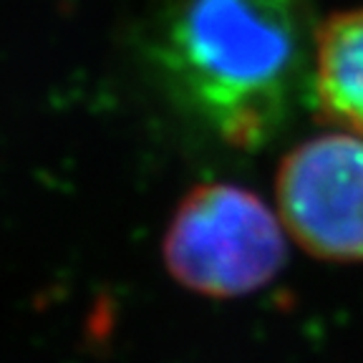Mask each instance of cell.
<instances>
[{
    "label": "cell",
    "instance_id": "1",
    "mask_svg": "<svg viewBox=\"0 0 363 363\" xmlns=\"http://www.w3.org/2000/svg\"><path fill=\"white\" fill-rule=\"evenodd\" d=\"M311 0H177L154 40L162 81L235 149L275 142L311 101Z\"/></svg>",
    "mask_w": 363,
    "mask_h": 363
},
{
    "label": "cell",
    "instance_id": "2",
    "mask_svg": "<svg viewBox=\"0 0 363 363\" xmlns=\"http://www.w3.org/2000/svg\"><path fill=\"white\" fill-rule=\"evenodd\" d=\"M169 275L207 298H240L270 283L285 265L288 240L275 212L230 182L189 189L162 242Z\"/></svg>",
    "mask_w": 363,
    "mask_h": 363
},
{
    "label": "cell",
    "instance_id": "3",
    "mask_svg": "<svg viewBox=\"0 0 363 363\" xmlns=\"http://www.w3.org/2000/svg\"><path fill=\"white\" fill-rule=\"evenodd\" d=\"M278 215L308 255L363 260V136L328 131L293 147L275 174Z\"/></svg>",
    "mask_w": 363,
    "mask_h": 363
},
{
    "label": "cell",
    "instance_id": "4",
    "mask_svg": "<svg viewBox=\"0 0 363 363\" xmlns=\"http://www.w3.org/2000/svg\"><path fill=\"white\" fill-rule=\"evenodd\" d=\"M311 101L325 124L363 136V6L318 23Z\"/></svg>",
    "mask_w": 363,
    "mask_h": 363
}]
</instances>
